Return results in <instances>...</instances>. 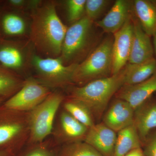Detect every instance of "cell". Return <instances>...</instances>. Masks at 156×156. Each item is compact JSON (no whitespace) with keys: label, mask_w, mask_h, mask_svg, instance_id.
<instances>
[{"label":"cell","mask_w":156,"mask_h":156,"mask_svg":"<svg viewBox=\"0 0 156 156\" xmlns=\"http://www.w3.org/2000/svg\"><path fill=\"white\" fill-rule=\"evenodd\" d=\"M2 25L5 33L10 36H23L28 30L26 20L23 16L19 14H6L2 20Z\"/></svg>","instance_id":"22"},{"label":"cell","mask_w":156,"mask_h":156,"mask_svg":"<svg viewBox=\"0 0 156 156\" xmlns=\"http://www.w3.org/2000/svg\"><path fill=\"white\" fill-rule=\"evenodd\" d=\"M134 109L126 101L116 98L102 116V123L118 132L134 123Z\"/></svg>","instance_id":"12"},{"label":"cell","mask_w":156,"mask_h":156,"mask_svg":"<svg viewBox=\"0 0 156 156\" xmlns=\"http://www.w3.org/2000/svg\"><path fill=\"white\" fill-rule=\"evenodd\" d=\"M30 45V41H23L18 45L2 46L0 48V62L8 68L25 73L32 68L34 53Z\"/></svg>","instance_id":"10"},{"label":"cell","mask_w":156,"mask_h":156,"mask_svg":"<svg viewBox=\"0 0 156 156\" xmlns=\"http://www.w3.org/2000/svg\"><path fill=\"white\" fill-rule=\"evenodd\" d=\"M134 124L143 144L156 130V99L149 98L134 111Z\"/></svg>","instance_id":"16"},{"label":"cell","mask_w":156,"mask_h":156,"mask_svg":"<svg viewBox=\"0 0 156 156\" xmlns=\"http://www.w3.org/2000/svg\"><path fill=\"white\" fill-rule=\"evenodd\" d=\"M124 156H145L142 148H138L128 152Z\"/></svg>","instance_id":"29"},{"label":"cell","mask_w":156,"mask_h":156,"mask_svg":"<svg viewBox=\"0 0 156 156\" xmlns=\"http://www.w3.org/2000/svg\"><path fill=\"white\" fill-rule=\"evenodd\" d=\"M133 10L142 29L153 36L156 32V0H134Z\"/></svg>","instance_id":"18"},{"label":"cell","mask_w":156,"mask_h":156,"mask_svg":"<svg viewBox=\"0 0 156 156\" xmlns=\"http://www.w3.org/2000/svg\"><path fill=\"white\" fill-rule=\"evenodd\" d=\"M113 40V37H107L83 61L77 65L73 76V84L80 87L112 75Z\"/></svg>","instance_id":"3"},{"label":"cell","mask_w":156,"mask_h":156,"mask_svg":"<svg viewBox=\"0 0 156 156\" xmlns=\"http://www.w3.org/2000/svg\"><path fill=\"white\" fill-rule=\"evenodd\" d=\"M24 156H55L48 148L43 146H38L29 151Z\"/></svg>","instance_id":"28"},{"label":"cell","mask_w":156,"mask_h":156,"mask_svg":"<svg viewBox=\"0 0 156 156\" xmlns=\"http://www.w3.org/2000/svg\"><path fill=\"white\" fill-rule=\"evenodd\" d=\"M143 146L145 156H156V130L149 135Z\"/></svg>","instance_id":"27"},{"label":"cell","mask_w":156,"mask_h":156,"mask_svg":"<svg viewBox=\"0 0 156 156\" xmlns=\"http://www.w3.org/2000/svg\"><path fill=\"white\" fill-rule=\"evenodd\" d=\"M156 92V72L146 80L134 85H124L116 93V98L128 102L134 110Z\"/></svg>","instance_id":"11"},{"label":"cell","mask_w":156,"mask_h":156,"mask_svg":"<svg viewBox=\"0 0 156 156\" xmlns=\"http://www.w3.org/2000/svg\"><path fill=\"white\" fill-rule=\"evenodd\" d=\"M30 11L29 41L37 54L59 57L68 27L58 16L56 2L41 1Z\"/></svg>","instance_id":"1"},{"label":"cell","mask_w":156,"mask_h":156,"mask_svg":"<svg viewBox=\"0 0 156 156\" xmlns=\"http://www.w3.org/2000/svg\"><path fill=\"white\" fill-rule=\"evenodd\" d=\"M63 109L72 116L89 128L95 125V119L86 105L73 98H65L62 104Z\"/></svg>","instance_id":"21"},{"label":"cell","mask_w":156,"mask_h":156,"mask_svg":"<svg viewBox=\"0 0 156 156\" xmlns=\"http://www.w3.org/2000/svg\"><path fill=\"white\" fill-rule=\"evenodd\" d=\"M51 89L35 78L25 80L22 87L5 102V107L13 111L28 112L50 95Z\"/></svg>","instance_id":"7"},{"label":"cell","mask_w":156,"mask_h":156,"mask_svg":"<svg viewBox=\"0 0 156 156\" xmlns=\"http://www.w3.org/2000/svg\"><path fill=\"white\" fill-rule=\"evenodd\" d=\"M65 98L60 92H52L43 102L28 112V142L39 144L52 134L56 114Z\"/></svg>","instance_id":"5"},{"label":"cell","mask_w":156,"mask_h":156,"mask_svg":"<svg viewBox=\"0 0 156 156\" xmlns=\"http://www.w3.org/2000/svg\"><path fill=\"white\" fill-rule=\"evenodd\" d=\"M154 37L153 41V48L154 50V53L155 54L156 56V32L153 35Z\"/></svg>","instance_id":"30"},{"label":"cell","mask_w":156,"mask_h":156,"mask_svg":"<svg viewBox=\"0 0 156 156\" xmlns=\"http://www.w3.org/2000/svg\"><path fill=\"white\" fill-rule=\"evenodd\" d=\"M58 156H103L84 141L62 145Z\"/></svg>","instance_id":"23"},{"label":"cell","mask_w":156,"mask_h":156,"mask_svg":"<svg viewBox=\"0 0 156 156\" xmlns=\"http://www.w3.org/2000/svg\"><path fill=\"white\" fill-rule=\"evenodd\" d=\"M142 147V142L133 123L117 132L114 156H124L131 151Z\"/></svg>","instance_id":"19"},{"label":"cell","mask_w":156,"mask_h":156,"mask_svg":"<svg viewBox=\"0 0 156 156\" xmlns=\"http://www.w3.org/2000/svg\"><path fill=\"white\" fill-rule=\"evenodd\" d=\"M125 85H134L141 83L151 76L156 72L154 58L137 63H127L125 66Z\"/></svg>","instance_id":"20"},{"label":"cell","mask_w":156,"mask_h":156,"mask_svg":"<svg viewBox=\"0 0 156 156\" xmlns=\"http://www.w3.org/2000/svg\"><path fill=\"white\" fill-rule=\"evenodd\" d=\"M116 138V132L102 122L89 128L84 141L103 156H114Z\"/></svg>","instance_id":"13"},{"label":"cell","mask_w":156,"mask_h":156,"mask_svg":"<svg viewBox=\"0 0 156 156\" xmlns=\"http://www.w3.org/2000/svg\"><path fill=\"white\" fill-rule=\"evenodd\" d=\"M110 2L108 0H87L85 16L94 22L103 14Z\"/></svg>","instance_id":"25"},{"label":"cell","mask_w":156,"mask_h":156,"mask_svg":"<svg viewBox=\"0 0 156 156\" xmlns=\"http://www.w3.org/2000/svg\"><path fill=\"white\" fill-rule=\"evenodd\" d=\"M25 80L0 68V95L16 93L22 87Z\"/></svg>","instance_id":"24"},{"label":"cell","mask_w":156,"mask_h":156,"mask_svg":"<svg viewBox=\"0 0 156 156\" xmlns=\"http://www.w3.org/2000/svg\"><path fill=\"white\" fill-rule=\"evenodd\" d=\"M0 156H3V154L1 152H0Z\"/></svg>","instance_id":"31"},{"label":"cell","mask_w":156,"mask_h":156,"mask_svg":"<svg viewBox=\"0 0 156 156\" xmlns=\"http://www.w3.org/2000/svg\"><path fill=\"white\" fill-rule=\"evenodd\" d=\"M93 23L85 16L68 27L59 56L65 65L79 64L91 53Z\"/></svg>","instance_id":"4"},{"label":"cell","mask_w":156,"mask_h":156,"mask_svg":"<svg viewBox=\"0 0 156 156\" xmlns=\"http://www.w3.org/2000/svg\"><path fill=\"white\" fill-rule=\"evenodd\" d=\"M125 67L110 76L89 82L83 86L69 88L68 97L83 103L92 112L94 119L103 116L112 97L125 85Z\"/></svg>","instance_id":"2"},{"label":"cell","mask_w":156,"mask_h":156,"mask_svg":"<svg viewBox=\"0 0 156 156\" xmlns=\"http://www.w3.org/2000/svg\"><path fill=\"white\" fill-rule=\"evenodd\" d=\"M1 100H2V99H1V97H0V102H1Z\"/></svg>","instance_id":"32"},{"label":"cell","mask_w":156,"mask_h":156,"mask_svg":"<svg viewBox=\"0 0 156 156\" xmlns=\"http://www.w3.org/2000/svg\"><path fill=\"white\" fill-rule=\"evenodd\" d=\"M87 0H68L66 2L68 21L73 23L85 16Z\"/></svg>","instance_id":"26"},{"label":"cell","mask_w":156,"mask_h":156,"mask_svg":"<svg viewBox=\"0 0 156 156\" xmlns=\"http://www.w3.org/2000/svg\"><path fill=\"white\" fill-rule=\"evenodd\" d=\"M134 16L133 12L132 17L133 23V39L128 62L131 64H137L154 58V53L151 37L145 33L139 21Z\"/></svg>","instance_id":"14"},{"label":"cell","mask_w":156,"mask_h":156,"mask_svg":"<svg viewBox=\"0 0 156 156\" xmlns=\"http://www.w3.org/2000/svg\"><path fill=\"white\" fill-rule=\"evenodd\" d=\"M77 65H66L59 57H42L36 53L31 61L32 68L36 74L35 78L50 89L65 88L73 84Z\"/></svg>","instance_id":"6"},{"label":"cell","mask_w":156,"mask_h":156,"mask_svg":"<svg viewBox=\"0 0 156 156\" xmlns=\"http://www.w3.org/2000/svg\"><path fill=\"white\" fill-rule=\"evenodd\" d=\"M89 129L63 109L54 123L52 134L56 142L64 145L84 141Z\"/></svg>","instance_id":"9"},{"label":"cell","mask_w":156,"mask_h":156,"mask_svg":"<svg viewBox=\"0 0 156 156\" xmlns=\"http://www.w3.org/2000/svg\"><path fill=\"white\" fill-rule=\"evenodd\" d=\"M28 112H25L18 119L0 124V146L15 139L28 141L29 136Z\"/></svg>","instance_id":"17"},{"label":"cell","mask_w":156,"mask_h":156,"mask_svg":"<svg viewBox=\"0 0 156 156\" xmlns=\"http://www.w3.org/2000/svg\"><path fill=\"white\" fill-rule=\"evenodd\" d=\"M133 12V1L117 0L103 19L96 25L105 32L114 34L122 28Z\"/></svg>","instance_id":"15"},{"label":"cell","mask_w":156,"mask_h":156,"mask_svg":"<svg viewBox=\"0 0 156 156\" xmlns=\"http://www.w3.org/2000/svg\"><path fill=\"white\" fill-rule=\"evenodd\" d=\"M132 14V13L122 27L113 34L112 50V75L119 72L128 62L133 35Z\"/></svg>","instance_id":"8"}]
</instances>
